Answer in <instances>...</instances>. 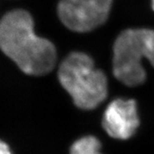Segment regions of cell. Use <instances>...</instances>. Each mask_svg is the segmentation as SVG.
Wrapping results in <instances>:
<instances>
[{
  "label": "cell",
  "mask_w": 154,
  "mask_h": 154,
  "mask_svg": "<svg viewBox=\"0 0 154 154\" xmlns=\"http://www.w3.org/2000/svg\"><path fill=\"white\" fill-rule=\"evenodd\" d=\"M112 0H60L59 17L71 31L87 32L106 20Z\"/></svg>",
  "instance_id": "obj_4"
},
{
  "label": "cell",
  "mask_w": 154,
  "mask_h": 154,
  "mask_svg": "<svg viewBox=\"0 0 154 154\" xmlns=\"http://www.w3.org/2000/svg\"><path fill=\"white\" fill-rule=\"evenodd\" d=\"M152 9L154 10V0H152Z\"/></svg>",
  "instance_id": "obj_8"
},
{
  "label": "cell",
  "mask_w": 154,
  "mask_h": 154,
  "mask_svg": "<svg viewBox=\"0 0 154 154\" xmlns=\"http://www.w3.org/2000/svg\"><path fill=\"white\" fill-rule=\"evenodd\" d=\"M139 125L135 101L115 100L106 109L103 127L109 136L125 140L135 134Z\"/></svg>",
  "instance_id": "obj_5"
},
{
  "label": "cell",
  "mask_w": 154,
  "mask_h": 154,
  "mask_svg": "<svg viewBox=\"0 0 154 154\" xmlns=\"http://www.w3.org/2000/svg\"><path fill=\"white\" fill-rule=\"evenodd\" d=\"M0 154H12L8 145L1 140H0Z\"/></svg>",
  "instance_id": "obj_7"
},
{
  "label": "cell",
  "mask_w": 154,
  "mask_h": 154,
  "mask_svg": "<svg viewBox=\"0 0 154 154\" xmlns=\"http://www.w3.org/2000/svg\"><path fill=\"white\" fill-rule=\"evenodd\" d=\"M100 142L94 136H86L76 141L70 148V154H102Z\"/></svg>",
  "instance_id": "obj_6"
},
{
  "label": "cell",
  "mask_w": 154,
  "mask_h": 154,
  "mask_svg": "<svg viewBox=\"0 0 154 154\" xmlns=\"http://www.w3.org/2000/svg\"><path fill=\"white\" fill-rule=\"evenodd\" d=\"M113 50V72L117 80L127 86L143 84L146 78L143 60L154 67V31L125 30L117 38Z\"/></svg>",
  "instance_id": "obj_3"
},
{
  "label": "cell",
  "mask_w": 154,
  "mask_h": 154,
  "mask_svg": "<svg viewBox=\"0 0 154 154\" xmlns=\"http://www.w3.org/2000/svg\"><path fill=\"white\" fill-rule=\"evenodd\" d=\"M58 78L74 104L81 109H94L107 96L105 74L95 68L92 59L85 53H70L61 63Z\"/></svg>",
  "instance_id": "obj_2"
},
{
  "label": "cell",
  "mask_w": 154,
  "mask_h": 154,
  "mask_svg": "<svg viewBox=\"0 0 154 154\" xmlns=\"http://www.w3.org/2000/svg\"><path fill=\"white\" fill-rule=\"evenodd\" d=\"M0 49L31 75L48 74L57 61L54 45L35 35L33 20L25 10L10 12L0 20Z\"/></svg>",
  "instance_id": "obj_1"
}]
</instances>
